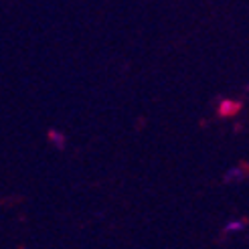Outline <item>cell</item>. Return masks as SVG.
<instances>
[{"mask_svg": "<svg viewBox=\"0 0 249 249\" xmlns=\"http://www.w3.org/2000/svg\"><path fill=\"white\" fill-rule=\"evenodd\" d=\"M49 138H51V142L59 148V150H61V148H65V136L61 134V132H57V130H49Z\"/></svg>", "mask_w": 249, "mask_h": 249, "instance_id": "obj_3", "label": "cell"}, {"mask_svg": "<svg viewBox=\"0 0 249 249\" xmlns=\"http://www.w3.org/2000/svg\"><path fill=\"white\" fill-rule=\"evenodd\" d=\"M241 109V102H231V99H223L219 104V116L221 118H231Z\"/></svg>", "mask_w": 249, "mask_h": 249, "instance_id": "obj_1", "label": "cell"}, {"mask_svg": "<svg viewBox=\"0 0 249 249\" xmlns=\"http://www.w3.org/2000/svg\"><path fill=\"white\" fill-rule=\"evenodd\" d=\"M245 174H247V170L243 172V168H229L227 172H225V182H239V180H243L245 178Z\"/></svg>", "mask_w": 249, "mask_h": 249, "instance_id": "obj_2", "label": "cell"}, {"mask_svg": "<svg viewBox=\"0 0 249 249\" xmlns=\"http://www.w3.org/2000/svg\"><path fill=\"white\" fill-rule=\"evenodd\" d=\"M243 227H245V221H231V223H227L225 231L227 233H233V231H241Z\"/></svg>", "mask_w": 249, "mask_h": 249, "instance_id": "obj_4", "label": "cell"}]
</instances>
